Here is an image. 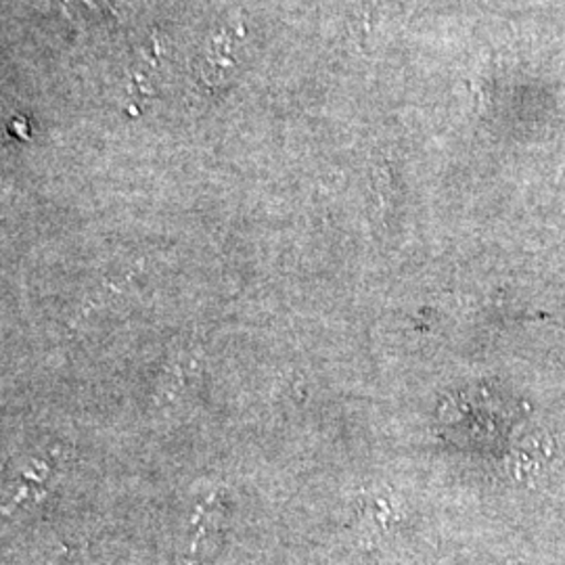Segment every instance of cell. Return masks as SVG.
Masks as SVG:
<instances>
[]
</instances>
